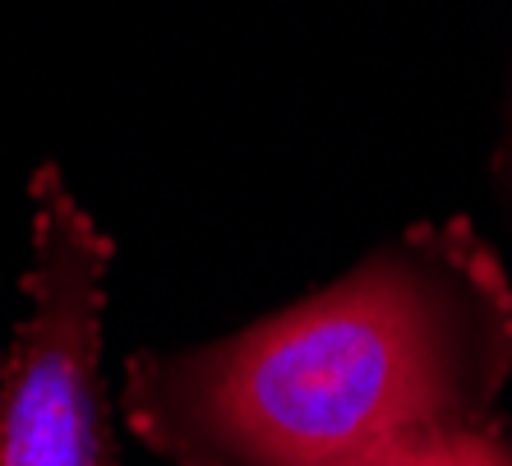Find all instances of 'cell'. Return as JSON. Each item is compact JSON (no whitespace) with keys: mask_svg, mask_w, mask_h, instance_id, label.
<instances>
[{"mask_svg":"<svg viewBox=\"0 0 512 466\" xmlns=\"http://www.w3.org/2000/svg\"><path fill=\"white\" fill-rule=\"evenodd\" d=\"M508 374V273L466 222H429L222 342L130 356L120 407L171 466H333L480 420Z\"/></svg>","mask_w":512,"mask_h":466,"instance_id":"obj_1","label":"cell"},{"mask_svg":"<svg viewBox=\"0 0 512 466\" xmlns=\"http://www.w3.org/2000/svg\"><path fill=\"white\" fill-rule=\"evenodd\" d=\"M111 240L51 167L33 180L28 314L0 356V466H120L102 393Z\"/></svg>","mask_w":512,"mask_h":466,"instance_id":"obj_2","label":"cell"},{"mask_svg":"<svg viewBox=\"0 0 512 466\" xmlns=\"http://www.w3.org/2000/svg\"><path fill=\"white\" fill-rule=\"evenodd\" d=\"M333 466H512V430L480 420L434 425L360 448Z\"/></svg>","mask_w":512,"mask_h":466,"instance_id":"obj_3","label":"cell"}]
</instances>
